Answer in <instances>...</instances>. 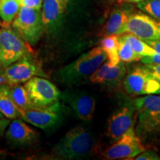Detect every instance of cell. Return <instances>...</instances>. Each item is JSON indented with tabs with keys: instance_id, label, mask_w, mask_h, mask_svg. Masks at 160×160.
I'll return each mask as SVG.
<instances>
[{
	"instance_id": "cell-1",
	"label": "cell",
	"mask_w": 160,
	"mask_h": 160,
	"mask_svg": "<svg viewBox=\"0 0 160 160\" xmlns=\"http://www.w3.org/2000/svg\"><path fill=\"white\" fill-rule=\"evenodd\" d=\"M97 141L88 131L82 126L70 130L53 148L54 157L64 159H80L93 155Z\"/></svg>"
},
{
	"instance_id": "cell-2",
	"label": "cell",
	"mask_w": 160,
	"mask_h": 160,
	"mask_svg": "<svg viewBox=\"0 0 160 160\" xmlns=\"http://www.w3.org/2000/svg\"><path fill=\"white\" fill-rule=\"evenodd\" d=\"M107 60V56L101 47H96L79 58L65 66L57 73V79L68 85L80 83L89 79Z\"/></svg>"
},
{
	"instance_id": "cell-3",
	"label": "cell",
	"mask_w": 160,
	"mask_h": 160,
	"mask_svg": "<svg viewBox=\"0 0 160 160\" xmlns=\"http://www.w3.org/2000/svg\"><path fill=\"white\" fill-rule=\"evenodd\" d=\"M133 103L138 111V137L144 139L160 133V95H146L134 99Z\"/></svg>"
},
{
	"instance_id": "cell-4",
	"label": "cell",
	"mask_w": 160,
	"mask_h": 160,
	"mask_svg": "<svg viewBox=\"0 0 160 160\" xmlns=\"http://www.w3.org/2000/svg\"><path fill=\"white\" fill-rule=\"evenodd\" d=\"M25 39L8 23L4 22L0 28V61L4 68L17 62L30 53Z\"/></svg>"
},
{
	"instance_id": "cell-5",
	"label": "cell",
	"mask_w": 160,
	"mask_h": 160,
	"mask_svg": "<svg viewBox=\"0 0 160 160\" xmlns=\"http://www.w3.org/2000/svg\"><path fill=\"white\" fill-rule=\"evenodd\" d=\"M12 27L31 45L40 39L44 30L42 11L22 5L17 17L12 22Z\"/></svg>"
},
{
	"instance_id": "cell-6",
	"label": "cell",
	"mask_w": 160,
	"mask_h": 160,
	"mask_svg": "<svg viewBox=\"0 0 160 160\" xmlns=\"http://www.w3.org/2000/svg\"><path fill=\"white\" fill-rule=\"evenodd\" d=\"M124 88L132 96L160 94V81L144 66H136L124 79Z\"/></svg>"
},
{
	"instance_id": "cell-7",
	"label": "cell",
	"mask_w": 160,
	"mask_h": 160,
	"mask_svg": "<svg viewBox=\"0 0 160 160\" xmlns=\"http://www.w3.org/2000/svg\"><path fill=\"white\" fill-rule=\"evenodd\" d=\"M24 86L35 108H48L59 102L61 97L59 89L43 77H33Z\"/></svg>"
},
{
	"instance_id": "cell-8",
	"label": "cell",
	"mask_w": 160,
	"mask_h": 160,
	"mask_svg": "<svg viewBox=\"0 0 160 160\" xmlns=\"http://www.w3.org/2000/svg\"><path fill=\"white\" fill-rule=\"evenodd\" d=\"M3 76L8 85L26 82L33 77H46L45 73L30 53H26L17 62L5 68Z\"/></svg>"
},
{
	"instance_id": "cell-9",
	"label": "cell",
	"mask_w": 160,
	"mask_h": 160,
	"mask_svg": "<svg viewBox=\"0 0 160 160\" xmlns=\"http://www.w3.org/2000/svg\"><path fill=\"white\" fill-rule=\"evenodd\" d=\"M145 151L141 139L131 128L102 153L105 159H133Z\"/></svg>"
},
{
	"instance_id": "cell-10",
	"label": "cell",
	"mask_w": 160,
	"mask_h": 160,
	"mask_svg": "<svg viewBox=\"0 0 160 160\" xmlns=\"http://www.w3.org/2000/svg\"><path fill=\"white\" fill-rule=\"evenodd\" d=\"M126 33H130L144 41L160 40V21L142 11L132 12L130 15Z\"/></svg>"
},
{
	"instance_id": "cell-11",
	"label": "cell",
	"mask_w": 160,
	"mask_h": 160,
	"mask_svg": "<svg viewBox=\"0 0 160 160\" xmlns=\"http://www.w3.org/2000/svg\"><path fill=\"white\" fill-rule=\"evenodd\" d=\"M19 112L22 119L45 131L56 127L61 122L63 116L59 102L44 108L26 110L19 108Z\"/></svg>"
},
{
	"instance_id": "cell-12",
	"label": "cell",
	"mask_w": 160,
	"mask_h": 160,
	"mask_svg": "<svg viewBox=\"0 0 160 160\" xmlns=\"http://www.w3.org/2000/svg\"><path fill=\"white\" fill-rule=\"evenodd\" d=\"M136 111L133 102L124 104L112 113L107 127V136L112 141L115 142L133 127Z\"/></svg>"
},
{
	"instance_id": "cell-13",
	"label": "cell",
	"mask_w": 160,
	"mask_h": 160,
	"mask_svg": "<svg viewBox=\"0 0 160 160\" xmlns=\"http://www.w3.org/2000/svg\"><path fill=\"white\" fill-rule=\"evenodd\" d=\"M61 97L79 119L91 121L93 118L96 100L88 93L81 91L68 90L64 91Z\"/></svg>"
},
{
	"instance_id": "cell-14",
	"label": "cell",
	"mask_w": 160,
	"mask_h": 160,
	"mask_svg": "<svg viewBox=\"0 0 160 160\" xmlns=\"http://www.w3.org/2000/svg\"><path fill=\"white\" fill-rule=\"evenodd\" d=\"M132 13L129 6H116L109 11L108 19L101 31V35H122L126 33V26Z\"/></svg>"
},
{
	"instance_id": "cell-15",
	"label": "cell",
	"mask_w": 160,
	"mask_h": 160,
	"mask_svg": "<svg viewBox=\"0 0 160 160\" xmlns=\"http://www.w3.org/2000/svg\"><path fill=\"white\" fill-rule=\"evenodd\" d=\"M23 121L18 118L13 119L8 126L5 138L11 145H28L37 140V132Z\"/></svg>"
},
{
	"instance_id": "cell-16",
	"label": "cell",
	"mask_w": 160,
	"mask_h": 160,
	"mask_svg": "<svg viewBox=\"0 0 160 160\" xmlns=\"http://www.w3.org/2000/svg\"><path fill=\"white\" fill-rule=\"evenodd\" d=\"M125 74L126 68L122 61L115 66H111L106 62L90 77L89 80L93 84L117 85L125 79Z\"/></svg>"
},
{
	"instance_id": "cell-17",
	"label": "cell",
	"mask_w": 160,
	"mask_h": 160,
	"mask_svg": "<svg viewBox=\"0 0 160 160\" xmlns=\"http://www.w3.org/2000/svg\"><path fill=\"white\" fill-rule=\"evenodd\" d=\"M66 5L58 0H43L42 7V18L45 30L54 31L63 21Z\"/></svg>"
},
{
	"instance_id": "cell-18",
	"label": "cell",
	"mask_w": 160,
	"mask_h": 160,
	"mask_svg": "<svg viewBox=\"0 0 160 160\" xmlns=\"http://www.w3.org/2000/svg\"><path fill=\"white\" fill-rule=\"evenodd\" d=\"M8 91V85H0V111L9 119L21 118L19 108L10 97Z\"/></svg>"
},
{
	"instance_id": "cell-19",
	"label": "cell",
	"mask_w": 160,
	"mask_h": 160,
	"mask_svg": "<svg viewBox=\"0 0 160 160\" xmlns=\"http://www.w3.org/2000/svg\"><path fill=\"white\" fill-rule=\"evenodd\" d=\"M100 47L102 48L107 56L108 62L111 66H115L119 62V36H105L100 42Z\"/></svg>"
},
{
	"instance_id": "cell-20",
	"label": "cell",
	"mask_w": 160,
	"mask_h": 160,
	"mask_svg": "<svg viewBox=\"0 0 160 160\" xmlns=\"http://www.w3.org/2000/svg\"><path fill=\"white\" fill-rule=\"evenodd\" d=\"M9 95L18 107L22 109H34L35 107L29 99L27 90L21 85H9Z\"/></svg>"
},
{
	"instance_id": "cell-21",
	"label": "cell",
	"mask_w": 160,
	"mask_h": 160,
	"mask_svg": "<svg viewBox=\"0 0 160 160\" xmlns=\"http://www.w3.org/2000/svg\"><path fill=\"white\" fill-rule=\"evenodd\" d=\"M120 36L133 48L136 53H137L140 57H147V56H152L157 53V51L152 48L148 44L146 43V42L132 33H125Z\"/></svg>"
},
{
	"instance_id": "cell-22",
	"label": "cell",
	"mask_w": 160,
	"mask_h": 160,
	"mask_svg": "<svg viewBox=\"0 0 160 160\" xmlns=\"http://www.w3.org/2000/svg\"><path fill=\"white\" fill-rule=\"evenodd\" d=\"M21 6L18 0H2L0 2V17L4 22L12 23Z\"/></svg>"
},
{
	"instance_id": "cell-23",
	"label": "cell",
	"mask_w": 160,
	"mask_h": 160,
	"mask_svg": "<svg viewBox=\"0 0 160 160\" xmlns=\"http://www.w3.org/2000/svg\"><path fill=\"white\" fill-rule=\"evenodd\" d=\"M119 56L120 60L123 62L130 63L132 62H137L141 59L142 57L136 53L133 48L129 45L121 36H119Z\"/></svg>"
},
{
	"instance_id": "cell-24",
	"label": "cell",
	"mask_w": 160,
	"mask_h": 160,
	"mask_svg": "<svg viewBox=\"0 0 160 160\" xmlns=\"http://www.w3.org/2000/svg\"><path fill=\"white\" fill-rule=\"evenodd\" d=\"M138 9L160 21V0H145L137 5Z\"/></svg>"
},
{
	"instance_id": "cell-25",
	"label": "cell",
	"mask_w": 160,
	"mask_h": 160,
	"mask_svg": "<svg viewBox=\"0 0 160 160\" xmlns=\"http://www.w3.org/2000/svg\"><path fill=\"white\" fill-rule=\"evenodd\" d=\"M137 160H159L160 157L158 153L153 150H149L147 151H143L140 154L134 158Z\"/></svg>"
},
{
	"instance_id": "cell-26",
	"label": "cell",
	"mask_w": 160,
	"mask_h": 160,
	"mask_svg": "<svg viewBox=\"0 0 160 160\" xmlns=\"http://www.w3.org/2000/svg\"><path fill=\"white\" fill-rule=\"evenodd\" d=\"M141 62L144 65H160V53H157L154 55L147 56V57H143L140 59Z\"/></svg>"
},
{
	"instance_id": "cell-27",
	"label": "cell",
	"mask_w": 160,
	"mask_h": 160,
	"mask_svg": "<svg viewBox=\"0 0 160 160\" xmlns=\"http://www.w3.org/2000/svg\"><path fill=\"white\" fill-rule=\"evenodd\" d=\"M22 5L27 7L33 8L41 10L42 7L43 0H18Z\"/></svg>"
},
{
	"instance_id": "cell-28",
	"label": "cell",
	"mask_w": 160,
	"mask_h": 160,
	"mask_svg": "<svg viewBox=\"0 0 160 160\" xmlns=\"http://www.w3.org/2000/svg\"><path fill=\"white\" fill-rule=\"evenodd\" d=\"M95 3H97L99 7L102 8L107 12L110 11V9L115 5L118 3L117 0H93Z\"/></svg>"
},
{
	"instance_id": "cell-29",
	"label": "cell",
	"mask_w": 160,
	"mask_h": 160,
	"mask_svg": "<svg viewBox=\"0 0 160 160\" xmlns=\"http://www.w3.org/2000/svg\"><path fill=\"white\" fill-rule=\"evenodd\" d=\"M147 68L154 77L160 81V65H145Z\"/></svg>"
},
{
	"instance_id": "cell-30",
	"label": "cell",
	"mask_w": 160,
	"mask_h": 160,
	"mask_svg": "<svg viewBox=\"0 0 160 160\" xmlns=\"http://www.w3.org/2000/svg\"><path fill=\"white\" fill-rule=\"evenodd\" d=\"M10 124V120L8 118H0V137L4 133V131H5L8 126Z\"/></svg>"
},
{
	"instance_id": "cell-31",
	"label": "cell",
	"mask_w": 160,
	"mask_h": 160,
	"mask_svg": "<svg viewBox=\"0 0 160 160\" xmlns=\"http://www.w3.org/2000/svg\"><path fill=\"white\" fill-rule=\"evenodd\" d=\"M146 43L148 44L152 48L155 50L157 53H160V40H156V41H145Z\"/></svg>"
},
{
	"instance_id": "cell-32",
	"label": "cell",
	"mask_w": 160,
	"mask_h": 160,
	"mask_svg": "<svg viewBox=\"0 0 160 160\" xmlns=\"http://www.w3.org/2000/svg\"><path fill=\"white\" fill-rule=\"evenodd\" d=\"M145 1V0H117L118 3L119 4H123V3H127V4H131V3H139L141 2Z\"/></svg>"
},
{
	"instance_id": "cell-33",
	"label": "cell",
	"mask_w": 160,
	"mask_h": 160,
	"mask_svg": "<svg viewBox=\"0 0 160 160\" xmlns=\"http://www.w3.org/2000/svg\"><path fill=\"white\" fill-rule=\"evenodd\" d=\"M4 70H5V68H4L3 65H2V64L1 61H0V77H1V76L3 74Z\"/></svg>"
},
{
	"instance_id": "cell-34",
	"label": "cell",
	"mask_w": 160,
	"mask_h": 160,
	"mask_svg": "<svg viewBox=\"0 0 160 160\" xmlns=\"http://www.w3.org/2000/svg\"><path fill=\"white\" fill-rule=\"evenodd\" d=\"M58 1H59L60 2L63 3L64 5H68V3H69V2H71L72 1V0H58Z\"/></svg>"
},
{
	"instance_id": "cell-35",
	"label": "cell",
	"mask_w": 160,
	"mask_h": 160,
	"mask_svg": "<svg viewBox=\"0 0 160 160\" xmlns=\"http://www.w3.org/2000/svg\"><path fill=\"white\" fill-rule=\"evenodd\" d=\"M2 117H5L4 116L2 115V113H1V111H0V118H2Z\"/></svg>"
},
{
	"instance_id": "cell-36",
	"label": "cell",
	"mask_w": 160,
	"mask_h": 160,
	"mask_svg": "<svg viewBox=\"0 0 160 160\" xmlns=\"http://www.w3.org/2000/svg\"><path fill=\"white\" fill-rule=\"evenodd\" d=\"M2 26V22H1V21H0V27H1Z\"/></svg>"
},
{
	"instance_id": "cell-37",
	"label": "cell",
	"mask_w": 160,
	"mask_h": 160,
	"mask_svg": "<svg viewBox=\"0 0 160 160\" xmlns=\"http://www.w3.org/2000/svg\"><path fill=\"white\" fill-rule=\"evenodd\" d=\"M2 1V0H0V2H1Z\"/></svg>"
}]
</instances>
